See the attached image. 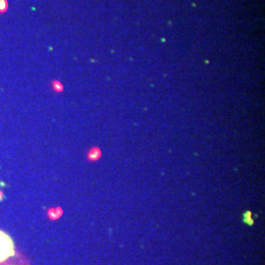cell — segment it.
Masks as SVG:
<instances>
[{
    "label": "cell",
    "mask_w": 265,
    "mask_h": 265,
    "mask_svg": "<svg viewBox=\"0 0 265 265\" xmlns=\"http://www.w3.org/2000/svg\"><path fill=\"white\" fill-rule=\"evenodd\" d=\"M15 255V248L11 237L0 230V263Z\"/></svg>",
    "instance_id": "1"
},
{
    "label": "cell",
    "mask_w": 265,
    "mask_h": 265,
    "mask_svg": "<svg viewBox=\"0 0 265 265\" xmlns=\"http://www.w3.org/2000/svg\"><path fill=\"white\" fill-rule=\"evenodd\" d=\"M244 222L246 224H248V225L251 226L253 225L254 223V220L253 218V213L250 211H246L244 213Z\"/></svg>",
    "instance_id": "2"
},
{
    "label": "cell",
    "mask_w": 265,
    "mask_h": 265,
    "mask_svg": "<svg viewBox=\"0 0 265 265\" xmlns=\"http://www.w3.org/2000/svg\"><path fill=\"white\" fill-rule=\"evenodd\" d=\"M100 155H101V152H100L99 149H93L91 152V154H89V157H91V159L96 160V159H98L100 157Z\"/></svg>",
    "instance_id": "3"
}]
</instances>
